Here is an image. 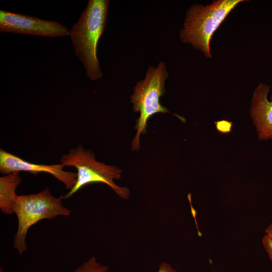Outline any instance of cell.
Returning a JSON list of instances; mask_svg holds the SVG:
<instances>
[{
  "label": "cell",
  "mask_w": 272,
  "mask_h": 272,
  "mask_svg": "<svg viewBox=\"0 0 272 272\" xmlns=\"http://www.w3.org/2000/svg\"><path fill=\"white\" fill-rule=\"evenodd\" d=\"M109 4L108 0H89L78 21L70 30L76 55L83 64L87 76L93 81L103 76L97 48L106 26Z\"/></svg>",
  "instance_id": "1"
},
{
  "label": "cell",
  "mask_w": 272,
  "mask_h": 272,
  "mask_svg": "<svg viewBox=\"0 0 272 272\" xmlns=\"http://www.w3.org/2000/svg\"><path fill=\"white\" fill-rule=\"evenodd\" d=\"M243 1L219 0L206 6L192 5L186 11L179 32L181 41L211 57L210 41L213 34L229 13Z\"/></svg>",
  "instance_id": "2"
},
{
  "label": "cell",
  "mask_w": 272,
  "mask_h": 272,
  "mask_svg": "<svg viewBox=\"0 0 272 272\" xmlns=\"http://www.w3.org/2000/svg\"><path fill=\"white\" fill-rule=\"evenodd\" d=\"M169 76L166 65L159 62L156 67L149 65L145 78L136 83L130 101L135 112H139L135 129L136 133L131 142V149L138 151L140 148V137L146 131L147 122L153 115L169 112L161 104L160 98L165 93V82Z\"/></svg>",
  "instance_id": "3"
},
{
  "label": "cell",
  "mask_w": 272,
  "mask_h": 272,
  "mask_svg": "<svg viewBox=\"0 0 272 272\" xmlns=\"http://www.w3.org/2000/svg\"><path fill=\"white\" fill-rule=\"evenodd\" d=\"M60 162L64 167H74L77 170L76 183L71 190L61 196L62 199L68 198L85 185L96 182L103 183L109 186L122 199L129 198V189L118 186L114 182V180L121 178L122 171L115 166L98 161L94 153L85 149L80 144L72 148L67 154L63 155Z\"/></svg>",
  "instance_id": "4"
},
{
  "label": "cell",
  "mask_w": 272,
  "mask_h": 272,
  "mask_svg": "<svg viewBox=\"0 0 272 272\" xmlns=\"http://www.w3.org/2000/svg\"><path fill=\"white\" fill-rule=\"evenodd\" d=\"M62 199L61 196H53L48 187L35 194L18 196L15 206L18 226L13 247L20 255L27 249L26 238L32 226L43 219L71 214V211L62 203Z\"/></svg>",
  "instance_id": "5"
},
{
  "label": "cell",
  "mask_w": 272,
  "mask_h": 272,
  "mask_svg": "<svg viewBox=\"0 0 272 272\" xmlns=\"http://www.w3.org/2000/svg\"><path fill=\"white\" fill-rule=\"evenodd\" d=\"M0 31L53 38L70 34L67 27L56 22L4 10L0 11Z\"/></svg>",
  "instance_id": "6"
},
{
  "label": "cell",
  "mask_w": 272,
  "mask_h": 272,
  "mask_svg": "<svg viewBox=\"0 0 272 272\" xmlns=\"http://www.w3.org/2000/svg\"><path fill=\"white\" fill-rule=\"evenodd\" d=\"M61 164L44 165L35 164L0 149V172L4 175L12 172L25 171L36 175L38 173H47L51 174L62 182L66 189L71 190L75 185L77 173L65 171Z\"/></svg>",
  "instance_id": "7"
},
{
  "label": "cell",
  "mask_w": 272,
  "mask_h": 272,
  "mask_svg": "<svg viewBox=\"0 0 272 272\" xmlns=\"http://www.w3.org/2000/svg\"><path fill=\"white\" fill-rule=\"evenodd\" d=\"M269 88L260 83L253 95L251 115L261 140L272 139V94L270 100L267 98Z\"/></svg>",
  "instance_id": "8"
},
{
  "label": "cell",
  "mask_w": 272,
  "mask_h": 272,
  "mask_svg": "<svg viewBox=\"0 0 272 272\" xmlns=\"http://www.w3.org/2000/svg\"><path fill=\"white\" fill-rule=\"evenodd\" d=\"M21 180L19 172H12L0 177V209L3 214H15L18 197L16 190Z\"/></svg>",
  "instance_id": "9"
},
{
  "label": "cell",
  "mask_w": 272,
  "mask_h": 272,
  "mask_svg": "<svg viewBox=\"0 0 272 272\" xmlns=\"http://www.w3.org/2000/svg\"><path fill=\"white\" fill-rule=\"evenodd\" d=\"M109 267L102 265L97 261L95 257L90 258L87 261L70 272H107Z\"/></svg>",
  "instance_id": "10"
},
{
  "label": "cell",
  "mask_w": 272,
  "mask_h": 272,
  "mask_svg": "<svg viewBox=\"0 0 272 272\" xmlns=\"http://www.w3.org/2000/svg\"><path fill=\"white\" fill-rule=\"evenodd\" d=\"M216 126L219 131L226 133L230 132L232 126V123L227 120H222L216 122Z\"/></svg>",
  "instance_id": "11"
},
{
  "label": "cell",
  "mask_w": 272,
  "mask_h": 272,
  "mask_svg": "<svg viewBox=\"0 0 272 272\" xmlns=\"http://www.w3.org/2000/svg\"><path fill=\"white\" fill-rule=\"evenodd\" d=\"M262 243L269 258L272 261V239L265 235L262 239Z\"/></svg>",
  "instance_id": "12"
},
{
  "label": "cell",
  "mask_w": 272,
  "mask_h": 272,
  "mask_svg": "<svg viewBox=\"0 0 272 272\" xmlns=\"http://www.w3.org/2000/svg\"><path fill=\"white\" fill-rule=\"evenodd\" d=\"M157 272H178L172 266L165 262H162Z\"/></svg>",
  "instance_id": "13"
},
{
  "label": "cell",
  "mask_w": 272,
  "mask_h": 272,
  "mask_svg": "<svg viewBox=\"0 0 272 272\" xmlns=\"http://www.w3.org/2000/svg\"><path fill=\"white\" fill-rule=\"evenodd\" d=\"M265 233L266 235L272 239V224L266 228Z\"/></svg>",
  "instance_id": "14"
}]
</instances>
